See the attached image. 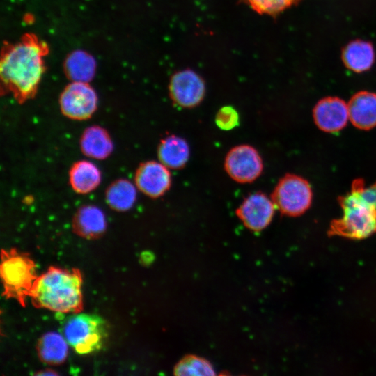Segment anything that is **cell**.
Returning <instances> with one entry per match:
<instances>
[{"mask_svg": "<svg viewBox=\"0 0 376 376\" xmlns=\"http://www.w3.org/2000/svg\"><path fill=\"white\" fill-rule=\"evenodd\" d=\"M1 260L3 296L6 299H14L24 306L26 298L31 296L38 277L34 261L29 253L15 249H2Z\"/></svg>", "mask_w": 376, "mask_h": 376, "instance_id": "3957f363", "label": "cell"}, {"mask_svg": "<svg viewBox=\"0 0 376 376\" xmlns=\"http://www.w3.org/2000/svg\"><path fill=\"white\" fill-rule=\"evenodd\" d=\"M79 145L84 155L100 160L107 158L113 148L109 134L99 125L87 127L81 136Z\"/></svg>", "mask_w": 376, "mask_h": 376, "instance_id": "9a60e30c", "label": "cell"}, {"mask_svg": "<svg viewBox=\"0 0 376 376\" xmlns=\"http://www.w3.org/2000/svg\"><path fill=\"white\" fill-rule=\"evenodd\" d=\"M224 168L228 175L240 183L251 182L262 173L263 164L258 152L251 146H237L227 153Z\"/></svg>", "mask_w": 376, "mask_h": 376, "instance_id": "ba28073f", "label": "cell"}, {"mask_svg": "<svg viewBox=\"0 0 376 376\" xmlns=\"http://www.w3.org/2000/svg\"><path fill=\"white\" fill-rule=\"evenodd\" d=\"M62 335L79 354L101 350L109 336L107 322L95 314L75 313L63 323Z\"/></svg>", "mask_w": 376, "mask_h": 376, "instance_id": "5b68a950", "label": "cell"}, {"mask_svg": "<svg viewBox=\"0 0 376 376\" xmlns=\"http://www.w3.org/2000/svg\"><path fill=\"white\" fill-rule=\"evenodd\" d=\"M349 119L358 129L368 130L376 126V93L359 91L347 103Z\"/></svg>", "mask_w": 376, "mask_h": 376, "instance_id": "5bb4252c", "label": "cell"}, {"mask_svg": "<svg viewBox=\"0 0 376 376\" xmlns=\"http://www.w3.org/2000/svg\"><path fill=\"white\" fill-rule=\"evenodd\" d=\"M341 58L347 69L357 73L363 72L370 70L375 62V49L371 42L357 39L346 45Z\"/></svg>", "mask_w": 376, "mask_h": 376, "instance_id": "2e32d148", "label": "cell"}, {"mask_svg": "<svg viewBox=\"0 0 376 376\" xmlns=\"http://www.w3.org/2000/svg\"><path fill=\"white\" fill-rule=\"evenodd\" d=\"M46 42L26 33L15 42H4L1 52L0 78L2 94L10 93L20 104L33 98L45 72Z\"/></svg>", "mask_w": 376, "mask_h": 376, "instance_id": "6da1fadb", "label": "cell"}, {"mask_svg": "<svg viewBox=\"0 0 376 376\" xmlns=\"http://www.w3.org/2000/svg\"><path fill=\"white\" fill-rule=\"evenodd\" d=\"M244 1L256 13L274 17L297 5L301 0H244Z\"/></svg>", "mask_w": 376, "mask_h": 376, "instance_id": "603a6c76", "label": "cell"}, {"mask_svg": "<svg viewBox=\"0 0 376 376\" xmlns=\"http://www.w3.org/2000/svg\"><path fill=\"white\" fill-rule=\"evenodd\" d=\"M169 168L162 162L147 161L141 163L135 172L136 187L150 198H158L169 190L171 178Z\"/></svg>", "mask_w": 376, "mask_h": 376, "instance_id": "8fae6325", "label": "cell"}, {"mask_svg": "<svg viewBox=\"0 0 376 376\" xmlns=\"http://www.w3.org/2000/svg\"><path fill=\"white\" fill-rule=\"evenodd\" d=\"M73 232L78 236L87 240L100 237L107 228L104 213L94 205L80 207L73 216L72 221Z\"/></svg>", "mask_w": 376, "mask_h": 376, "instance_id": "4fadbf2b", "label": "cell"}, {"mask_svg": "<svg viewBox=\"0 0 376 376\" xmlns=\"http://www.w3.org/2000/svg\"><path fill=\"white\" fill-rule=\"evenodd\" d=\"M351 189L357 191L366 204L376 210V182L366 187L364 180L357 178L352 182Z\"/></svg>", "mask_w": 376, "mask_h": 376, "instance_id": "d4e9b609", "label": "cell"}, {"mask_svg": "<svg viewBox=\"0 0 376 376\" xmlns=\"http://www.w3.org/2000/svg\"><path fill=\"white\" fill-rule=\"evenodd\" d=\"M35 375H58V374L51 369H46L38 371L34 374Z\"/></svg>", "mask_w": 376, "mask_h": 376, "instance_id": "484cf974", "label": "cell"}, {"mask_svg": "<svg viewBox=\"0 0 376 376\" xmlns=\"http://www.w3.org/2000/svg\"><path fill=\"white\" fill-rule=\"evenodd\" d=\"M69 182L76 193L88 194L100 185L101 173L93 162L87 160L77 161L69 171Z\"/></svg>", "mask_w": 376, "mask_h": 376, "instance_id": "ac0fdd59", "label": "cell"}, {"mask_svg": "<svg viewBox=\"0 0 376 376\" xmlns=\"http://www.w3.org/2000/svg\"><path fill=\"white\" fill-rule=\"evenodd\" d=\"M157 155L159 162L169 169H179L182 168L189 159V146L184 139L169 135L161 140L158 146Z\"/></svg>", "mask_w": 376, "mask_h": 376, "instance_id": "d6986e66", "label": "cell"}, {"mask_svg": "<svg viewBox=\"0 0 376 376\" xmlns=\"http://www.w3.org/2000/svg\"><path fill=\"white\" fill-rule=\"evenodd\" d=\"M338 203L343 214L331 222L329 235L361 240L376 233V210L366 204L355 190L340 196Z\"/></svg>", "mask_w": 376, "mask_h": 376, "instance_id": "277c9868", "label": "cell"}, {"mask_svg": "<svg viewBox=\"0 0 376 376\" xmlns=\"http://www.w3.org/2000/svg\"><path fill=\"white\" fill-rule=\"evenodd\" d=\"M82 281L78 269L49 267L38 276L30 296L31 302L36 308L57 313H79L83 308Z\"/></svg>", "mask_w": 376, "mask_h": 376, "instance_id": "7a4b0ae2", "label": "cell"}, {"mask_svg": "<svg viewBox=\"0 0 376 376\" xmlns=\"http://www.w3.org/2000/svg\"><path fill=\"white\" fill-rule=\"evenodd\" d=\"M272 198L262 192L247 196L236 210L237 216L249 230L259 232L271 222L275 210Z\"/></svg>", "mask_w": 376, "mask_h": 376, "instance_id": "30bf717a", "label": "cell"}, {"mask_svg": "<svg viewBox=\"0 0 376 376\" xmlns=\"http://www.w3.org/2000/svg\"><path fill=\"white\" fill-rule=\"evenodd\" d=\"M96 61L88 52L77 49L70 52L63 62V71L71 81L89 83L95 77Z\"/></svg>", "mask_w": 376, "mask_h": 376, "instance_id": "e0dca14e", "label": "cell"}, {"mask_svg": "<svg viewBox=\"0 0 376 376\" xmlns=\"http://www.w3.org/2000/svg\"><path fill=\"white\" fill-rule=\"evenodd\" d=\"M97 103V93L87 82H70L59 97L62 113L70 119L77 120L90 118L95 112Z\"/></svg>", "mask_w": 376, "mask_h": 376, "instance_id": "52a82bcc", "label": "cell"}, {"mask_svg": "<svg viewBox=\"0 0 376 376\" xmlns=\"http://www.w3.org/2000/svg\"><path fill=\"white\" fill-rule=\"evenodd\" d=\"M68 344L63 335L54 331L47 332L43 334L37 343L38 357L47 364L59 365L67 358Z\"/></svg>", "mask_w": 376, "mask_h": 376, "instance_id": "ffe728a7", "label": "cell"}, {"mask_svg": "<svg viewBox=\"0 0 376 376\" xmlns=\"http://www.w3.org/2000/svg\"><path fill=\"white\" fill-rule=\"evenodd\" d=\"M169 91L172 101L185 108H192L201 103L205 93L203 79L191 70H180L171 77Z\"/></svg>", "mask_w": 376, "mask_h": 376, "instance_id": "9c48e42d", "label": "cell"}, {"mask_svg": "<svg viewBox=\"0 0 376 376\" xmlns=\"http://www.w3.org/2000/svg\"><path fill=\"white\" fill-rule=\"evenodd\" d=\"M271 198L283 214L297 217L303 214L311 207L313 191L306 179L288 173L279 180Z\"/></svg>", "mask_w": 376, "mask_h": 376, "instance_id": "8992f818", "label": "cell"}, {"mask_svg": "<svg viewBox=\"0 0 376 376\" xmlns=\"http://www.w3.org/2000/svg\"><path fill=\"white\" fill-rule=\"evenodd\" d=\"M313 117L320 130L329 133L339 132L349 119L347 104L338 97L322 98L314 107Z\"/></svg>", "mask_w": 376, "mask_h": 376, "instance_id": "7c38bea8", "label": "cell"}, {"mask_svg": "<svg viewBox=\"0 0 376 376\" xmlns=\"http://www.w3.org/2000/svg\"><path fill=\"white\" fill-rule=\"evenodd\" d=\"M215 122L221 130H230L239 124L238 113L232 107H223L217 111Z\"/></svg>", "mask_w": 376, "mask_h": 376, "instance_id": "cb8c5ba5", "label": "cell"}, {"mask_svg": "<svg viewBox=\"0 0 376 376\" xmlns=\"http://www.w3.org/2000/svg\"><path fill=\"white\" fill-rule=\"evenodd\" d=\"M176 375H214L212 364L206 359L196 355H187L174 367Z\"/></svg>", "mask_w": 376, "mask_h": 376, "instance_id": "7402d4cb", "label": "cell"}, {"mask_svg": "<svg viewBox=\"0 0 376 376\" xmlns=\"http://www.w3.org/2000/svg\"><path fill=\"white\" fill-rule=\"evenodd\" d=\"M136 199V189L130 180L118 179L113 181L107 187L105 200L107 205L118 212H125L131 209Z\"/></svg>", "mask_w": 376, "mask_h": 376, "instance_id": "44dd1931", "label": "cell"}]
</instances>
